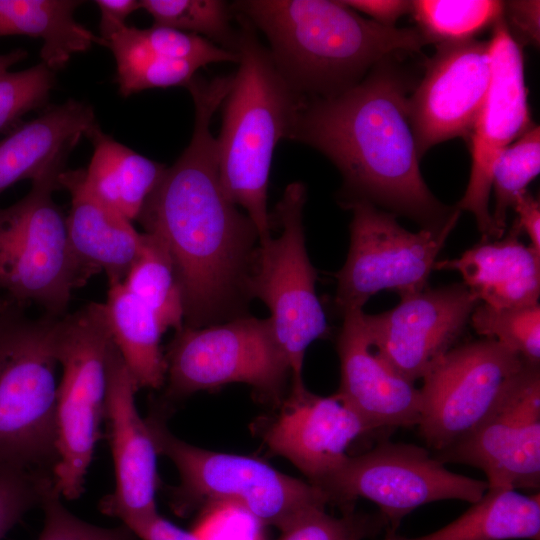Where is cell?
Masks as SVG:
<instances>
[{
	"mask_svg": "<svg viewBox=\"0 0 540 540\" xmlns=\"http://www.w3.org/2000/svg\"><path fill=\"white\" fill-rule=\"evenodd\" d=\"M512 208L518 217L515 220L521 231H525L531 247L540 254V204L527 190L516 195Z\"/></svg>",
	"mask_w": 540,
	"mask_h": 540,
	"instance_id": "7bdbcfd3",
	"label": "cell"
},
{
	"mask_svg": "<svg viewBox=\"0 0 540 540\" xmlns=\"http://www.w3.org/2000/svg\"><path fill=\"white\" fill-rule=\"evenodd\" d=\"M380 513L344 512L334 517L325 508L310 509L281 530L277 540H364L387 530Z\"/></svg>",
	"mask_w": 540,
	"mask_h": 540,
	"instance_id": "e575fe53",
	"label": "cell"
},
{
	"mask_svg": "<svg viewBox=\"0 0 540 540\" xmlns=\"http://www.w3.org/2000/svg\"><path fill=\"white\" fill-rule=\"evenodd\" d=\"M530 363L494 339L451 348L422 377L419 433L442 451L476 429L501 403Z\"/></svg>",
	"mask_w": 540,
	"mask_h": 540,
	"instance_id": "7c38bea8",
	"label": "cell"
},
{
	"mask_svg": "<svg viewBox=\"0 0 540 540\" xmlns=\"http://www.w3.org/2000/svg\"><path fill=\"white\" fill-rule=\"evenodd\" d=\"M85 136L93 145L84 170L86 188L110 209L130 221L137 220L167 167L117 142L98 123Z\"/></svg>",
	"mask_w": 540,
	"mask_h": 540,
	"instance_id": "cb8c5ba5",
	"label": "cell"
},
{
	"mask_svg": "<svg viewBox=\"0 0 540 540\" xmlns=\"http://www.w3.org/2000/svg\"><path fill=\"white\" fill-rule=\"evenodd\" d=\"M343 205L352 211V221L348 256L336 274L337 310L343 315L362 309L371 296L384 289L395 291L400 298L426 289L457 221L413 233L397 222V215L370 202L353 200Z\"/></svg>",
	"mask_w": 540,
	"mask_h": 540,
	"instance_id": "4fadbf2b",
	"label": "cell"
},
{
	"mask_svg": "<svg viewBox=\"0 0 540 540\" xmlns=\"http://www.w3.org/2000/svg\"><path fill=\"white\" fill-rule=\"evenodd\" d=\"M116 33L151 54L192 61L203 67L211 63L239 61L237 52L224 49L203 36L165 26L140 29L125 25Z\"/></svg>",
	"mask_w": 540,
	"mask_h": 540,
	"instance_id": "836d02e7",
	"label": "cell"
},
{
	"mask_svg": "<svg viewBox=\"0 0 540 540\" xmlns=\"http://www.w3.org/2000/svg\"><path fill=\"white\" fill-rule=\"evenodd\" d=\"M58 183L71 196L68 238L86 278L104 271L109 285L122 283L140 252L142 233L93 196L85 186L83 169H64Z\"/></svg>",
	"mask_w": 540,
	"mask_h": 540,
	"instance_id": "44dd1931",
	"label": "cell"
},
{
	"mask_svg": "<svg viewBox=\"0 0 540 540\" xmlns=\"http://www.w3.org/2000/svg\"><path fill=\"white\" fill-rule=\"evenodd\" d=\"M41 507L44 527L38 540H140L124 524L105 528L77 518L61 503L54 485L47 491Z\"/></svg>",
	"mask_w": 540,
	"mask_h": 540,
	"instance_id": "8d00e7d4",
	"label": "cell"
},
{
	"mask_svg": "<svg viewBox=\"0 0 540 540\" xmlns=\"http://www.w3.org/2000/svg\"><path fill=\"white\" fill-rule=\"evenodd\" d=\"M112 51L119 92L129 96L150 88L187 86L203 67L199 63L151 54L128 42L118 33L106 43Z\"/></svg>",
	"mask_w": 540,
	"mask_h": 540,
	"instance_id": "f546056e",
	"label": "cell"
},
{
	"mask_svg": "<svg viewBox=\"0 0 540 540\" xmlns=\"http://www.w3.org/2000/svg\"><path fill=\"white\" fill-rule=\"evenodd\" d=\"M95 4L100 11V37L107 41L125 24L126 18L141 8L139 0H96Z\"/></svg>",
	"mask_w": 540,
	"mask_h": 540,
	"instance_id": "b9f144b4",
	"label": "cell"
},
{
	"mask_svg": "<svg viewBox=\"0 0 540 540\" xmlns=\"http://www.w3.org/2000/svg\"><path fill=\"white\" fill-rule=\"evenodd\" d=\"M280 407L264 432V442L315 486L341 466L353 441L371 431L336 393L319 396L304 383L291 385Z\"/></svg>",
	"mask_w": 540,
	"mask_h": 540,
	"instance_id": "d6986e66",
	"label": "cell"
},
{
	"mask_svg": "<svg viewBox=\"0 0 540 540\" xmlns=\"http://www.w3.org/2000/svg\"><path fill=\"white\" fill-rule=\"evenodd\" d=\"M239 23V67L223 101L216 140L220 182L225 195L242 207L256 227L259 243L272 237L267 189L274 150L288 139L303 97L275 66L255 27L235 13Z\"/></svg>",
	"mask_w": 540,
	"mask_h": 540,
	"instance_id": "277c9868",
	"label": "cell"
},
{
	"mask_svg": "<svg viewBox=\"0 0 540 540\" xmlns=\"http://www.w3.org/2000/svg\"><path fill=\"white\" fill-rule=\"evenodd\" d=\"M76 0H0V37L23 35L40 38L42 63L52 71L63 68L73 54L92 44L104 45L74 19Z\"/></svg>",
	"mask_w": 540,
	"mask_h": 540,
	"instance_id": "d4e9b609",
	"label": "cell"
},
{
	"mask_svg": "<svg viewBox=\"0 0 540 540\" xmlns=\"http://www.w3.org/2000/svg\"><path fill=\"white\" fill-rule=\"evenodd\" d=\"M96 123L90 105L68 100L17 126L0 140V194L19 181L37 178Z\"/></svg>",
	"mask_w": 540,
	"mask_h": 540,
	"instance_id": "603a6c76",
	"label": "cell"
},
{
	"mask_svg": "<svg viewBox=\"0 0 540 540\" xmlns=\"http://www.w3.org/2000/svg\"><path fill=\"white\" fill-rule=\"evenodd\" d=\"M70 153L54 159L16 203L0 207V294L44 314L68 313L72 291L88 280L68 238L66 217L53 200Z\"/></svg>",
	"mask_w": 540,
	"mask_h": 540,
	"instance_id": "52a82bcc",
	"label": "cell"
},
{
	"mask_svg": "<svg viewBox=\"0 0 540 540\" xmlns=\"http://www.w3.org/2000/svg\"><path fill=\"white\" fill-rule=\"evenodd\" d=\"M154 25L165 26L204 38L237 52L238 31L231 26L232 8L221 0H140Z\"/></svg>",
	"mask_w": 540,
	"mask_h": 540,
	"instance_id": "4dcf8cb0",
	"label": "cell"
},
{
	"mask_svg": "<svg viewBox=\"0 0 540 540\" xmlns=\"http://www.w3.org/2000/svg\"><path fill=\"white\" fill-rule=\"evenodd\" d=\"M146 421L159 455L176 466L180 484L171 490V505L183 515L201 504L237 506L263 526L280 531L304 512L330 503L319 487L290 477L259 459L206 450L174 436L162 411Z\"/></svg>",
	"mask_w": 540,
	"mask_h": 540,
	"instance_id": "8992f818",
	"label": "cell"
},
{
	"mask_svg": "<svg viewBox=\"0 0 540 540\" xmlns=\"http://www.w3.org/2000/svg\"><path fill=\"white\" fill-rule=\"evenodd\" d=\"M306 188L292 182L276 204L272 217L277 237L259 243L248 281L250 299L269 309L275 336L291 369V385L303 384L305 352L329 327L316 295L317 273L305 245L303 208Z\"/></svg>",
	"mask_w": 540,
	"mask_h": 540,
	"instance_id": "9c48e42d",
	"label": "cell"
},
{
	"mask_svg": "<svg viewBox=\"0 0 540 540\" xmlns=\"http://www.w3.org/2000/svg\"><path fill=\"white\" fill-rule=\"evenodd\" d=\"M231 8L265 35L278 71L303 98L337 95L379 62L429 44L418 28L380 25L341 0H242Z\"/></svg>",
	"mask_w": 540,
	"mask_h": 540,
	"instance_id": "3957f363",
	"label": "cell"
},
{
	"mask_svg": "<svg viewBox=\"0 0 540 540\" xmlns=\"http://www.w3.org/2000/svg\"><path fill=\"white\" fill-rule=\"evenodd\" d=\"M400 57L379 62L337 95L304 98L289 140L318 150L337 167L343 203L367 201L424 228H442L458 221L460 210L441 203L421 175L408 113L413 80Z\"/></svg>",
	"mask_w": 540,
	"mask_h": 540,
	"instance_id": "7a4b0ae2",
	"label": "cell"
},
{
	"mask_svg": "<svg viewBox=\"0 0 540 540\" xmlns=\"http://www.w3.org/2000/svg\"><path fill=\"white\" fill-rule=\"evenodd\" d=\"M27 57V51L16 49L11 52L0 54V76L8 72V69Z\"/></svg>",
	"mask_w": 540,
	"mask_h": 540,
	"instance_id": "ee69618b",
	"label": "cell"
},
{
	"mask_svg": "<svg viewBox=\"0 0 540 540\" xmlns=\"http://www.w3.org/2000/svg\"><path fill=\"white\" fill-rule=\"evenodd\" d=\"M479 302L463 283L452 284L402 297L394 308L363 319L378 353L415 383L454 347Z\"/></svg>",
	"mask_w": 540,
	"mask_h": 540,
	"instance_id": "e0dca14e",
	"label": "cell"
},
{
	"mask_svg": "<svg viewBox=\"0 0 540 540\" xmlns=\"http://www.w3.org/2000/svg\"><path fill=\"white\" fill-rule=\"evenodd\" d=\"M469 321L479 335L496 340L530 363L539 364V304L516 308L478 304Z\"/></svg>",
	"mask_w": 540,
	"mask_h": 540,
	"instance_id": "d6a6232c",
	"label": "cell"
},
{
	"mask_svg": "<svg viewBox=\"0 0 540 540\" xmlns=\"http://www.w3.org/2000/svg\"><path fill=\"white\" fill-rule=\"evenodd\" d=\"M330 503L352 511L358 498L374 502L385 517L388 535L419 506L447 499L476 503L488 489L486 481L449 471L427 449L383 442L366 453L348 456L321 481Z\"/></svg>",
	"mask_w": 540,
	"mask_h": 540,
	"instance_id": "8fae6325",
	"label": "cell"
},
{
	"mask_svg": "<svg viewBox=\"0 0 540 540\" xmlns=\"http://www.w3.org/2000/svg\"><path fill=\"white\" fill-rule=\"evenodd\" d=\"M195 107L191 140L167 167L137 220L167 248L181 290L184 326L202 328L247 315L248 281L259 236L225 195L210 124L230 83L217 76L188 85Z\"/></svg>",
	"mask_w": 540,
	"mask_h": 540,
	"instance_id": "6da1fadb",
	"label": "cell"
},
{
	"mask_svg": "<svg viewBox=\"0 0 540 540\" xmlns=\"http://www.w3.org/2000/svg\"><path fill=\"white\" fill-rule=\"evenodd\" d=\"M491 81L489 41L469 39L436 45L424 75L408 97V113L421 158L438 143H467Z\"/></svg>",
	"mask_w": 540,
	"mask_h": 540,
	"instance_id": "2e32d148",
	"label": "cell"
},
{
	"mask_svg": "<svg viewBox=\"0 0 540 540\" xmlns=\"http://www.w3.org/2000/svg\"><path fill=\"white\" fill-rule=\"evenodd\" d=\"M503 19L507 28L520 45L538 46L540 42V2L513 0L504 2Z\"/></svg>",
	"mask_w": 540,
	"mask_h": 540,
	"instance_id": "f35d334b",
	"label": "cell"
},
{
	"mask_svg": "<svg viewBox=\"0 0 540 540\" xmlns=\"http://www.w3.org/2000/svg\"><path fill=\"white\" fill-rule=\"evenodd\" d=\"M54 85V73L44 63L0 76V135L15 129L29 111L42 106Z\"/></svg>",
	"mask_w": 540,
	"mask_h": 540,
	"instance_id": "d590c367",
	"label": "cell"
},
{
	"mask_svg": "<svg viewBox=\"0 0 540 540\" xmlns=\"http://www.w3.org/2000/svg\"><path fill=\"white\" fill-rule=\"evenodd\" d=\"M540 540V496L516 490L487 489L460 517L420 537L395 534L384 540Z\"/></svg>",
	"mask_w": 540,
	"mask_h": 540,
	"instance_id": "4316f807",
	"label": "cell"
},
{
	"mask_svg": "<svg viewBox=\"0 0 540 540\" xmlns=\"http://www.w3.org/2000/svg\"><path fill=\"white\" fill-rule=\"evenodd\" d=\"M136 391L112 342L107 357L104 419L114 461L115 489L101 500L100 510L123 524L158 513L155 495L159 453L146 419L137 411Z\"/></svg>",
	"mask_w": 540,
	"mask_h": 540,
	"instance_id": "ac0fdd59",
	"label": "cell"
},
{
	"mask_svg": "<svg viewBox=\"0 0 540 540\" xmlns=\"http://www.w3.org/2000/svg\"><path fill=\"white\" fill-rule=\"evenodd\" d=\"M363 310L344 313L337 340L341 383L336 393L371 431L418 426L420 391L397 373L373 346Z\"/></svg>",
	"mask_w": 540,
	"mask_h": 540,
	"instance_id": "ffe728a7",
	"label": "cell"
},
{
	"mask_svg": "<svg viewBox=\"0 0 540 540\" xmlns=\"http://www.w3.org/2000/svg\"><path fill=\"white\" fill-rule=\"evenodd\" d=\"M356 12L370 16V20L388 27H394L396 21L411 12V1L405 0H341Z\"/></svg>",
	"mask_w": 540,
	"mask_h": 540,
	"instance_id": "60d3db41",
	"label": "cell"
},
{
	"mask_svg": "<svg viewBox=\"0 0 540 540\" xmlns=\"http://www.w3.org/2000/svg\"><path fill=\"white\" fill-rule=\"evenodd\" d=\"M57 318L15 305L0 326V462L49 476L59 460Z\"/></svg>",
	"mask_w": 540,
	"mask_h": 540,
	"instance_id": "5b68a950",
	"label": "cell"
},
{
	"mask_svg": "<svg viewBox=\"0 0 540 540\" xmlns=\"http://www.w3.org/2000/svg\"><path fill=\"white\" fill-rule=\"evenodd\" d=\"M411 13L429 44L473 39L493 27L504 13V2L495 0H416Z\"/></svg>",
	"mask_w": 540,
	"mask_h": 540,
	"instance_id": "f1b7e54d",
	"label": "cell"
},
{
	"mask_svg": "<svg viewBox=\"0 0 540 540\" xmlns=\"http://www.w3.org/2000/svg\"><path fill=\"white\" fill-rule=\"evenodd\" d=\"M17 305L15 302L10 300L8 297H6L3 294H0V326L7 316V314L11 311V309Z\"/></svg>",
	"mask_w": 540,
	"mask_h": 540,
	"instance_id": "f6af8a7d",
	"label": "cell"
},
{
	"mask_svg": "<svg viewBox=\"0 0 540 540\" xmlns=\"http://www.w3.org/2000/svg\"><path fill=\"white\" fill-rule=\"evenodd\" d=\"M490 86L469 139L471 172L467 189L456 205L474 215L483 239L500 238L489 210L492 173L501 152L531 126L522 46L503 17L489 40Z\"/></svg>",
	"mask_w": 540,
	"mask_h": 540,
	"instance_id": "5bb4252c",
	"label": "cell"
},
{
	"mask_svg": "<svg viewBox=\"0 0 540 540\" xmlns=\"http://www.w3.org/2000/svg\"><path fill=\"white\" fill-rule=\"evenodd\" d=\"M112 342L104 303H89L55 322L53 348L62 366V378L56 398L59 460L53 477L55 489L67 500L84 492L85 477L101 437Z\"/></svg>",
	"mask_w": 540,
	"mask_h": 540,
	"instance_id": "ba28073f",
	"label": "cell"
},
{
	"mask_svg": "<svg viewBox=\"0 0 540 540\" xmlns=\"http://www.w3.org/2000/svg\"><path fill=\"white\" fill-rule=\"evenodd\" d=\"M520 232L514 222L504 239H483L459 258L437 261L434 269L458 271L463 284L488 306L516 308L538 304L540 254L519 240Z\"/></svg>",
	"mask_w": 540,
	"mask_h": 540,
	"instance_id": "7402d4cb",
	"label": "cell"
},
{
	"mask_svg": "<svg viewBox=\"0 0 540 540\" xmlns=\"http://www.w3.org/2000/svg\"><path fill=\"white\" fill-rule=\"evenodd\" d=\"M104 304L112 340L137 390L160 389L167 365L160 348L163 332L155 315L123 283L109 285Z\"/></svg>",
	"mask_w": 540,
	"mask_h": 540,
	"instance_id": "484cf974",
	"label": "cell"
},
{
	"mask_svg": "<svg viewBox=\"0 0 540 540\" xmlns=\"http://www.w3.org/2000/svg\"><path fill=\"white\" fill-rule=\"evenodd\" d=\"M539 172L540 130L538 125H532L501 152L493 168L495 206L491 215L500 238L504 235L507 212L516 195L525 191Z\"/></svg>",
	"mask_w": 540,
	"mask_h": 540,
	"instance_id": "1f68e13d",
	"label": "cell"
},
{
	"mask_svg": "<svg viewBox=\"0 0 540 540\" xmlns=\"http://www.w3.org/2000/svg\"><path fill=\"white\" fill-rule=\"evenodd\" d=\"M166 396L180 399L226 384L250 385L263 399L281 403L291 369L271 320L241 316L176 331L165 355Z\"/></svg>",
	"mask_w": 540,
	"mask_h": 540,
	"instance_id": "30bf717a",
	"label": "cell"
},
{
	"mask_svg": "<svg viewBox=\"0 0 540 540\" xmlns=\"http://www.w3.org/2000/svg\"><path fill=\"white\" fill-rule=\"evenodd\" d=\"M122 283L153 312L163 333L183 327L181 290L169 252L157 236L142 233L140 252Z\"/></svg>",
	"mask_w": 540,
	"mask_h": 540,
	"instance_id": "83f0119b",
	"label": "cell"
},
{
	"mask_svg": "<svg viewBox=\"0 0 540 540\" xmlns=\"http://www.w3.org/2000/svg\"><path fill=\"white\" fill-rule=\"evenodd\" d=\"M438 461L481 469L488 489L540 487V370L530 364L497 408L470 434L435 452Z\"/></svg>",
	"mask_w": 540,
	"mask_h": 540,
	"instance_id": "9a60e30c",
	"label": "cell"
},
{
	"mask_svg": "<svg viewBox=\"0 0 540 540\" xmlns=\"http://www.w3.org/2000/svg\"><path fill=\"white\" fill-rule=\"evenodd\" d=\"M262 527L245 510L219 504L208 507L193 532L202 540H264Z\"/></svg>",
	"mask_w": 540,
	"mask_h": 540,
	"instance_id": "74e56055",
	"label": "cell"
},
{
	"mask_svg": "<svg viewBox=\"0 0 540 540\" xmlns=\"http://www.w3.org/2000/svg\"><path fill=\"white\" fill-rule=\"evenodd\" d=\"M127 526L140 540H202L193 531H185L158 513L127 522Z\"/></svg>",
	"mask_w": 540,
	"mask_h": 540,
	"instance_id": "ab89813d",
	"label": "cell"
}]
</instances>
